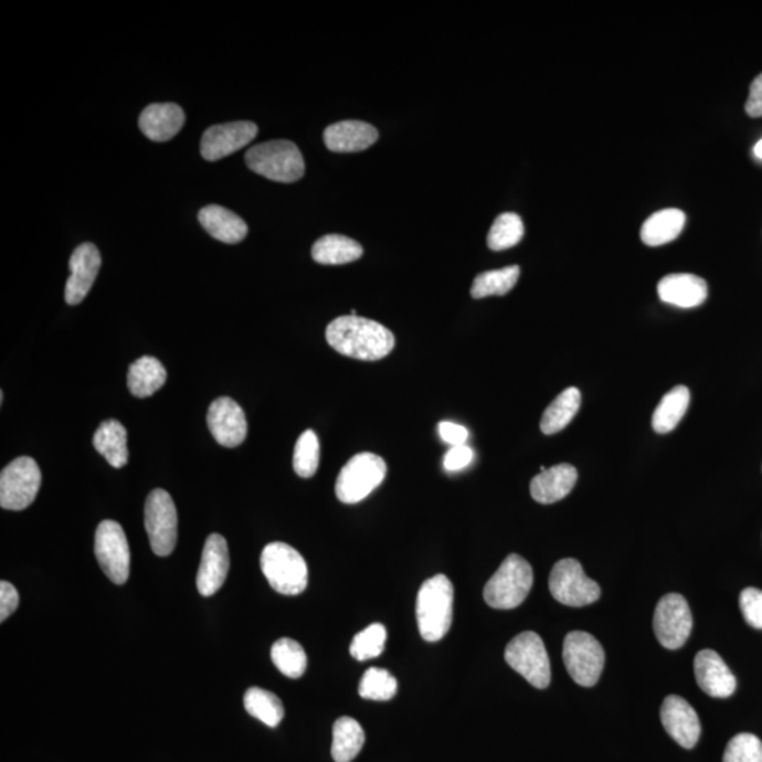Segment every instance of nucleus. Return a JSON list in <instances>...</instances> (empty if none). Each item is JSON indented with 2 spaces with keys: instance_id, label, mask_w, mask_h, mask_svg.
<instances>
[{
  "instance_id": "1",
  "label": "nucleus",
  "mask_w": 762,
  "mask_h": 762,
  "mask_svg": "<svg viewBox=\"0 0 762 762\" xmlns=\"http://www.w3.org/2000/svg\"><path fill=\"white\" fill-rule=\"evenodd\" d=\"M329 347L338 353L364 362H375L393 352L395 339L384 325L372 319L345 315L327 328Z\"/></svg>"
},
{
  "instance_id": "2",
  "label": "nucleus",
  "mask_w": 762,
  "mask_h": 762,
  "mask_svg": "<svg viewBox=\"0 0 762 762\" xmlns=\"http://www.w3.org/2000/svg\"><path fill=\"white\" fill-rule=\"evenodd\" d=\"M454 616V586L445 575L423 583L416 597V622L421 637L436 643L448 634Z\"/></svg>"
},
{
  "instance_id": "3",
  "label": "nucleus",
  "mask_w": 762,
  "mask_h": 762,
  "mask_svg": "<svg viewBox=\"0 0 762 762\" xmlns=\"http://www.w3.org/2000/svg\"><path fill=\"white\" fill-rule=\"evenodd\" d=\"M532 583L533 573L530 563L517 553H511L486 583L483 596L493 608H516L526 601Z\"/></svg>"
},
{
  "instance_id": "4",
  "label": "nucleus",
  "mask_w": 762,
  "mask_h": 762,
  "mask_svg": "<svg viewBox=\"0 0 762 762\" xmlns=\"http://www.w3.org/2000/svg\"><path fill=\"white\" fill-rule=\"evenodd\" d=\"M246 165L256 174L277 182L301 180L305 165L301 151L289 140H271L246 152Z\"/></svg>"
},
{
  "instance_id": "5",
  "label": "nucleus",
  "mask_w": 762,
  "mask_h": 762,
  "mask_svg": "<svg viewBox=\"0 0 762 762\" xmlns=\"http://www.w3.org/2000/svg\"><path fill=\"white\" fill-rule=\"evenodd\" d=\"M261 565L274 591L286 596H296L307 589V562L301 553L287 543H268L262 552Z\"/></svg>"
},
{
  "instance_id": "6",
  "label": "nucleus",
  "mask_w": 762,
  "mask_h": 762,
  "mask_svg": "<svg viewBox=\"0 0 762 762\" xmlns=\"http://www.w3.org/2000/svg\"><path fill=\"white\" fill-rule=\"evenodd\" d=\"M385 475L388 465L383 457L362 452L342 467L335 485V493L345 505H356L372 495L383 483Z\"/></svg>"
},
{
  "instance_id": "7",
  "label": "nucleus",
  "mask_w": 762,
  "mask_h": 762,
  "mask_svg": "<svg viewBox=\"0 0 762 762\" xmlns=\"http://www.w3.org/2000/svg\"><path fill=\"white\" fill-rule=\"evenodd\" d=\"M505 658L533 688L546 689L551 684L550 657L540 635L533 632L518 634L508 643Z\"/></svg>"
},
{
  "instance_id": "8",
  "label": "nucleus",
  "mask_w": 762,
  "mask_h": 762,
  "mask_svg": "<svg viewBox=\"0 0 762 762\" xmlns=\"http://www.w3.org/2000/svg\"><path fill=\"white\" fill-rule=\"evenodd\" d=\"M42 487V470L33 457L22 456L4 467L0 475V506L20 511L33 505Z\"/></svg>"
},
{
  "instance_id": "9",
  "label": "nucleus",
  "mask_w": 762,
  "mask_h": 762,
  "mask_svg": "<svg viewBox=\"0 0 762 762\" xmlns=\"http://www.w3.org/2000/svg\"><path fill=\"white\" fill-rule=\"evenodd\" d=\"M563 663L578 685L592 688L599 682L604 668V649L592 634L569 633L563 642Z\"/></svg>"
},
{
  "instance_id": "10",
  "label": "nucleus",
  "mask_w": 762,
  "mask_h": 762,
  "mask_svg": "<svg viewBox=\"0 0 762 762\" xmlns=\"http://www.w3.org/2000/svg\"><path fill=\"white\" fill-rule=\"evenodd\" d=\"M550 592L557 602L569 607L589 606L601 597V588L584 575L576 559L567 558L555 563L550 575Z\"/></svg>"
},
{
  "instance_id": "11",
  "label": "nucleus",
  "mask_w": 762,
  "mask_h": 762,
  "mask_svg": "<svg viewBox=\"0 0 762 762\" xmlns=\"http://www.w3.org/2000/svg\"><path fill=\"white\" fill-rule=\"evenodd\" d=\"M145 525L152 552L169 557L177 543V508L166 490H152L147 497Z\"/></svg>"
},
{
  "instance_id": "12",
  "label": "nucleus",
  "mask_w": 762,
  "mask_h": 762,
  "mask_svg": "<svg viewBox=\"0 0 762 762\" xmlns=\"http://www.w3.org/2000/svg\"><path fill=\"white\" fill-rule=\"evenodd\" d=\"M95 557L102 571L115 584H124L129 579L130 548L118 522L106 520L96 528Z\"/></svg>"
},
{
  "instance_id": "13",
  "label": "nucleus",
  "mask_w": 762,
  "mask_h": 762,
  "mask_svg": "<svg viewBox=\"0 0 762 762\" xmlns=\"http://www.w3.org/2000/svg\"><path fill=\"white\" fill-rule=\"evenodd\" d=\"M654 632L663 647L678 649L688 642L694 618L682 594H665L654 613Z\"/></svg>"
},
{
  "instance_id": "14",
  "label": "nucleus",
  "mask_w": 762,
  "mask_h": 762,
  "mask_svg": "<svg viewBox=\"0 0 762 762\" xmlns=\"http://www.w3.org/2000/svg\"><path fill=\"white\" fill-rule=\"evenodd\" d=\"M207 421L213 438L225 448H236L245 442L246 415L235 400L221 398L213 401L208 410Z\"/></svg>"
},
{
  "instance_id": "15",
  "label": "nucleus",
  "mask_w": 762,
  "mask_h": 762,
  "mask_svg": "<svg viewBox=\"0 0 762 762\" xmlns=\"http://www.w3.org/2000/svg\"><path fill=\"white\" fill-rule=\"evenodd\" d=\"M253 121H232L210 127L203 134L201 155L208 161H218L243 149L257 136Z\"/></svg>"
},
{
  "instance_id": "16",
  "label": "nucleus",
  "mask_w": 762,
  "mask_h": 762,
  "mask_svg": "<svg viewBox=\"0 0 762 762\" xmlns=\"http://www.w3.org/2000/svg\"><path fill=\"white\" fill-rule=\"evenodd\" d=\"M102 264L98 247L93 243H83L75 248L70 258L71 276L65 284V301L78 305L88 296Z\"/></svg>"
},
{
  "instance_id": "17",
  "label": "nucleus",
  "mask_w": 762,
  "mask_h": 762,
  "mask_svg": "<svg viewBox=\"0 0 762 762\" xmlns=\"http://www.w3.org/2000/svg\"><path fill=\"white\" fill-rule=\"evenodd\" d=\"M664 729L684 749H694L700 739V721L696 710L684 698L670 695L660 706Z\"/></svg>"
},
{
  "instance_id": "18",
  "label": "nucleus",
  "mask_w": 762,
  "mask_h": 762,
  "mask_svg": "<svg viewBox=\"0 0 762 762\" xmlns=\"http://www.w3.org/2000/svg\"><path fill=\"white\" fill-rule=\"evenodd\" d=\"M229 567H231V558H229L227 542L220 533H212L207 538L201 565L198 569V592L202 596L210 597L220 591L226 581Z\"/></svg>"
},
{
  "instance_id": "19",
  "label": "nucleus",
  "mask_w": 762,
  "mask_h": 762,
  "mask_svg": "<svg viewBox=\"0 0 762 762\" xmlns=\"http://www.w3.org/2000/svg\"><path fill=\"white\" fill-rule=\"evenodd\" d=\"M695 677L699 688L716 699H726L735 692L733 673L713 649H703L695 658Z\"/></svg>"
},
{
  "instance_id": "20",
  "label": "nucleus",
  "mask_w": 762,
  "mask_h": 762,
  "mask_svg": "<svg viewBox=\"0 0 762 762\" xmlns=\"http://www.w3.org/2000/svg\"><path fill=\"white\" fill-rule=\"evenodd\" d=\"M378 139V129L360 120L338 121L324 131L325 145L335 152L363 151L373 146Z\"/></svg>"
},
{
  "instance_id": "21",
  "label": "nucleus",
  "mask_w": 762,
  "mask_h": 762,
  "mask_svg": "<svg viewBox=\"0 0 762 762\" xmlns=\"http://www.w3.org/2000/svg\"><path fill=\"white\" fill-rule=\"evenodd\" d=\"M708 294V284L694 274H669L658 283L660 301L679 308L699 307L706 301Z\"/></svg>"
},
{
  "instance_id": "22",
  "label": "nucleus",
  "mask_w": 762,
  "mask_h": 762,
  "mask_svg": "<svg viewBox=\"0 0 762 762\" xmlns=\"http://www.w3.org/2000/svg\"><path fill=\"white\" fill-rule=\"evenodd\" d=\"M578 480L576 467L561 464L542 470L531 480L530 490L532 499L541 505H552L565 499L575 487Z\"/></svg>"
},
{
  "instance_id": "23",
  "label": "nucleus",
  "mask_w": 762,
  "mask_h": 762,
  "mask_svg": "<svg viewBox=\"0 0 762 762\" xmlns=\"http://www.w3.org/2000/svg\"><path fill=\"white\" fill-rule=\"evenodd\" d=\"M184 110L176 104H152L141 112L139 126L152 141H169L184 126Z\"/></svg>"
},
{
  "instance_id": "24",
  "label": "nucleus",
  "mask_w": 762,
  "mask_h": 762,
  "mask_svg": "<svg viewBox=\"0 0 762 762\" xmlns=\"http://www.w3.org/2000/svg\"><path fill=\"white\" fill-rule=\"evenodd\" d=\"M198 220L213 239L226 245H236L247 236L246 222L226 208L220 205L202 208L198 213Z\"/></svg>"
},
{
  "instance_id": "25",
  "label": "nucleus",
  "mask_w": 762,
  "mask_h": 762,
  "mask_svg": "<svg viewBox=\"0 0 762 762\" xmlns=\"http://www.w3.org/2000/svg\"><path fill=\"white\" fill-rule=\"evenodd\" d=\"M165 366L151 356H144L130 364L127 373V388L136 398L146 399L157 393L166 384Z\"/></svg>"
},
{
  "instance_id": "26",
  "label": "nucleus",
  "mask_w": 762,
  "mask_h": 762,
  "mask_svg": "<svg viewBox=\"0 0 762 762\" xmlns=\"http://www.w3.org/2000/svg\"><path fill=\"white\" fill-rule=\"evenodd\" d=\"M686 215L680 210L668 208L653 213L642 227V241L647 246H663L675 241L684 231Z\"/></svg>"
},
{
  "instance_id": "27",
  "label": "nucleus",
  "mask_w": 762,
  "mask_h": 762,
  "mask_svg": "<svg viewBox=\"0 0 762 762\" xmlns=\"http://www.w3.org/2000/svg\"><path fill=\"white\" fill-rule=\"evenodd\" d=\"M94 446L115 469H120L129 461L127 432L119 421L108 420L102 423L95 432Z\"/></svg>"
},
{
  "instance_id": "28",
  "label": "nucleus",
  "mask_w": 762,
  "mask_h": 762,
  "mask_svg": "<svg viewBox=\"0 0 762 762\" xmlns=\"http://www.w3.org/2000/svg\"><path fill=\"white\" fill-rule=\"evenodd\" d=\"M362 256L363 247L348 236L327 235L315 242L313 246L314 261L327 266L352 263Z\"/></svg>"
},
{
  "instance_id": "29",
  "label": "nucleus",
  "mask_w": 762,
  "mask_h": 762,
  "mask_svg": "<svg viewBox=\"0 0 762 762\" xmlns=\"http://www.w3.org/2000/svg\"><path fill=\"white\" fill-rule=\"evenodd\" d=\"M690 391L685 385H677L664 395L654 411L653 428L657 434H669L677 428L689 409Z\"/></svg>"
},
{
  "instance_id": "30",
  "label": "nucleus",
  "mask_w": 762,
  "mask_h": 762,
  "mask_svg": "<svg viewBox=\"0 0 762 762\" xmlns=\"http://www.w3.org/2000/svg\"><path fill=\"white\" fill-rule=\"evenodd\" d=\"M582 395L576 388L563 390L555 400L552 401L541 420V431L546 435L558 434L565 430L569 423L581 409Z\"/></svg>"
},
{
  "instance_id": "31",
  "label": "nucleus",
  "mask_w": 762,
  "mask_h": 762,
  "mask_svg": "<svg viewBox=\"0 0 762 762\" xmlns=\"http://www.w3.org/2000/svg\"><path fill=\"white\" fill-rule=\"evenodd\" d=\"M364 744V731L359 721L340 718L334 724L332 759L350 762L358 756Z\"/></svg>"
},
{
  "instance_id": "32",
  "label": "nucleus",
  "mask_w": 762,
  "mask_h": 762,
  "mask_svg": "<svg viewBox=\"0 0 762 762\" xmlns=\"http://www.w3.org/2000/svg\"><path fill=\"white\" fill-rule=\"evenodd\" d=\"M245 708L247 713L268 726V728H277L284 718V706L278 696L268 692L262 688L247 689L245 694Z\"/></svg>"
},
{
  "instance_id": "33",
  "label": "nucleus",
  "mask_w": 762,
  "mask_h": 762,
  "mask_svg": "<svg viewBox=\"0 0 762 762\" xmlns=\"http://www.w3.org/2000/svg\"><path fill=\"white\" fill-rule=\"evenodd\" d=\"M518 277H520V267L518 266L481 273L475 278L474 286L470 288V296L476 299L506 296L515 288Z\"/></svg>"
},
{
  "instance_id": "34",
  "label": "nucleus",
  "mask_w": 762,
  "mask_h": 762,
  "mask_svg": "<svg viewBox=\"0 0 762 762\" xmlns=\"http://www.w3.org/2000/svg\"><path fill=\"white\" fill-rule=\"evenodd\" d=\"M272 659L279 673L288 678H301L307 669V654L301 645L292 638H282L274 643Z\"/></svg>"
},
{
  "instance_id": "35",
  "label": "nucleus",
  "mask_w": 762,
  "mask_h": 762,
  "mask_svg": "<svg viewBox=\"0 0 762 762\" xmlns=\"http://www.w3.org/2000/svg\"><path fill=\"white\" fill-rule=\"evenodd\" d=\"M525 236V223L515 212L501 213L496 218L487 236V245L495 252L515 247Z\"/></svg>"
},
{
  "instance_id": "36",
  "label": "nucleus",
  "mask_w": 762,
  "mask_h": 762,
  "mask_svg": "<svg viewBox=\"0 0 762 762\" xmlns=\"http://www.w3.org/2000/svg\"><path fill=\"white\" fill-rule=\"evenodd\" d=\"M319 457H321V446H319L317 434L313 430L303 432L294 449V470L299 477L309 479L317 474Z\"/></svg>"
},
{
  "instance_id": "37",
  "label": "nucleus",
  "mask_w": 762,
  "mask_h": 762,
  "mask_svg": "<svg viewBox=\"0 0 762 762\" xmlns=\"http://www.w3.org/2000/svg\"><path fill=\"white\" fill-rule=\"evenodd\" d=\"M398 680L389 670L369 668L360 680L359 695L363 699L390 700L398 694Z\"/></svg>"
},
{
  "instance_id": "38",
  "label": "nucleus",
  "mask_w": 762,
  "mask_h": 762,
  "mask_svg": "<svg viewBox=\"0 0 762 762\" xmlns=\"http://www.w3.org/2000/svg\"><path fill=\"white\" fill-rule=\"evenodd\" d=\"M385 639H388V629L383 624L374 623L354 635L350 644V655L358 660L378 658L383 653Z\"/></svg>"
},
{
  "instance_id": "39",
  "label": "nucleus",
  "mask_w": 762,
  "mask_h": 762,
  "mask_svg": "<svg viewBox=\"0 0 762 762\" xmlns=\"http://www.w3.org/2000/svg\"><path fill=\"white\" fill-rule=\"evenodd\" d=\"M723 762H762V741L754 734H737L726 747Z\"/></svg>"
},
{
  "instance_id": "40",
  "label": "nucleus",
  "mask_w": 762,
  "mask_h": 762,
  "mask_svg": "<svg viewBox=\"0 0 762 762\" xmlns=\"http://www.w3.org/2000/svg\"><path fill=\"white\" fill-rule=\"evenodd\" d=\"M740 608L747 624L762 629V591L760 589H744L740 594Z\"/></svg>"
},
{
  "instance_id": "41",
  "label": "nucleus",
  "mask_w": 762,
  "mask_h": 762,
  "mask_svg": "<svg viewBox=\"0 0 762 762\" xmlns=\"http://www.w3.org/2000/svg\"><path fill=\"white\" fill-rule=\"evenodd\" d=\"M474 456V451L467 445L452 446L448 454L445 455V469L448 472L465 469V467L472 464Z\"/></svg>"
},
{
  "instance_id": "42",
  "label": "nucleus",
  "mask_w": 762,
  "mask_h": 762,
  "mask_svg": "<svg viewBox=\"0 0 762 762\" xmlns=\"http://www.w3.org/2000/svg\"><path fill=\"white\" fill-rule=\"evenodd\" d=\"M19 606V593L12 583H0V622L12 616Z\"/></svg>"
},
{
  "instance_id": "43",
  "label": "nucleus",
  "mask_w": 762,
  "mask_h": 762,
  "mask_svg": "<svg viewBox=\"0 0 762 762\" xmlns=\"http://www.w3.org/2000/svg\"><path fill=\"white\" fill-rule=\"evenodd\" d=\"M438 432L442 440L452 446L466 445L469 440V431L464 425L449 423V421H442L438 425Z\"/></svg>"
},
{
  "instance_id": "44",
  "label": "nucleus",
  "mask_w": 762,
  "mask_h": 762,
  "mask_svg": "<svg viewBox=\"0 0 762 762\" xmlns=\"http://www.w3.org/2000/svg\"><path fill=\"white\" fill-rule=\"evenodd\" d=\"M745 112L751 118H761L762 116V74L756 76L750 86V96L747 99Z\"/></svg>"
},
{
  "instance_id": "45",
  "label": "nucleus",
  "mask_w": 762,
  "mask_h": 762,
  "mask_svg": "<svg viewBox=\"0 0 762 762\" xmlns=\"http://www.w3.org/2000/svg\"><path fill=\"white\" fill-rule=\"evenodd\" d=\"M754 156L762 161V139L754 146Z\"/></svg>"
}]
</instances>
